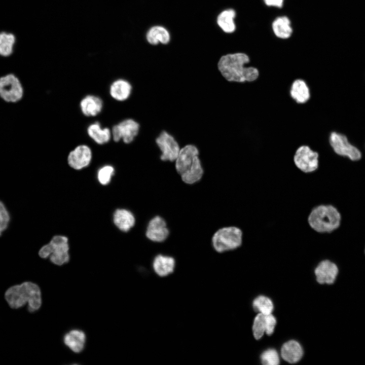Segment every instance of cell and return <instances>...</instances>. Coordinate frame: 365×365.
<instances>
[{"label":"cell","mask_w":365,"mask_h":365,"mask_svg":"<svg viewBox=\"0 0 365 365\" xmlns=\"http://www.w3.org/2000/svg\"><path fill=\"white\" fill-rule=\"evenodd\" d=\"M307 222L310 227L317 233L331 234L341 228L343 214L334 204H321L311 209Z\"/></svg>","instance_id":"cell-2"},{"label":"cell","mask_w":365,"mask_h":365,"mask_svg":"<svg viewBox=\"0 0 365 365\" xmlns=\"http://www.w3.org/2000/svg\"><path fill=\"white\" fill-rule=\"evenodd\" d=\"M254 310L264 315L271 314L274 307L272 301L267 297L259 296L252 302Z\"/></svg>","instance_id":"cell-26"},{"label":"cell","mask_w":365,"mask_h":365,"mask_svg":"<svg viewBox=\"0 0 365 365\" xmlns=\"http://www.w3.org/2000/svg\"><path fill=\"white\" fill-rule=\"evenodd\" d=\"M328 142L334 153L340 157L346 158L352 162L359 161L362 158L359 149L351 144L343 134L332 131L328 135Z\"/></svg>","instance_id":"cell-7"},{"label":"cell","mask_w":365,"mask_h":365,"mask_svg":"<svg viewBox=\"0 0 365 365\" xmlns=\"http://www.w3.org/2000/svg\"><path fill=\"white\" fill-rule=\"evenodd\" d=\"M156 143L161 152L160 159L162 161H175L180 149L173 136L163 131L156 139Z\"/></svg>","instance_id":"cell-11"},{"label":"cell","mask_w":365,"mask_h":365,"mask_svg":"<svg viewBox=\"0 0 365 365\" xmlns=\"http://www.w3.org/2000/svg\"><path fill=\"white\" fill-rule=\"evenodd\" d=\"M139 124L132 119H126L115 125L111 129L112 136L115 142L122 140L125 143L132 142L137 135Z\"/></svg>","instance_id":"cell-10"},{"label":"cell","mask_w":365,"mask_h":365,"mask_svg":"<svg viewBox=\"0 0 365 365\" xmlns=\"http://www.w3.org/2000/svg\"><path fill=\"white\" fill-rule=\"evenodd\" d=\"M87 132L88 136L98 144H105L112 138L111 130L107 127H102L98 122L90 124Z\"/></svg>","instance_id":"cell-21"},{"label":"cell","mask_w":365,"mask_h":365,"mask_svg":"<svg viewBox=\"0 0 365 365\" xmlns=\"http://www.w3.org/2000/svg\"><path fill=\"white\" fill-rule=\"evenodd\" d=\"M289 94L293 100L301 104L307 102L311 97L310 90L307 83L300 78L294 80L291 83Z\"/></svg>","instance_id":"cell-17"},{"label":"cell","mask_w":365,"mask_h":365,"mask_svg":"<svg viewBox=\"0 0 365 365\" xmlns=\"http://www.w3.org/2000/svg\"><path fill=\"white\" fill-rule=\"evenodd\" d=\"M266 322L265 315L259 313L255 317L252 325V332L254 338L261 339L266 332Z\"/></svg>","instance_id":"cell-28"},{"label":"cell","mask_w":365,"mask_h":365,"mask_svg":"<svg viewBox=\"0 0 365 365\" xmlns=\"http://www.w3.org/2000/svg\"><path fill=\"white\" fill-rule=\"evenodd\" d=\"M250 62L249 57L244 53H229L220 58L217 68L228 82H252L258 79L260 72L257 67L248 65Z\"/></svg>","instance_id":"cell-1"},{"label":"cell","mask_w":365,"mask_h":365,"mask_svg":"<svg viewBox=\"0 0 365 365\" xmlns=\"http://www.w3.org/2000/svg\"><path fill=\"white\" fill-rule=\"evenodd\" d=\"M294 165L304 173L315 172L319 167V154L309 145L303 144L295 151L293 157Z\"/></svg>","instance_id":"cell-8"},{"label":"cell","mask_w":365,"mask_h":365,"mask_svg":"<svg viewBox=\"0 0 365 365\" xmlns=\"http://www.w3.org/2000/svg\"><path fill=\"white\" fill-rule=\"evenodd\" d=\"M15 39L13 34L2 32L0 33V55L8 56L13 51Z\"/></svg>","instance_id":"cell-27"},{"label":"cell","mask_w":365,"mask_h":365,"mask_svg":"<svg viewBox=\"0 0 365 365\" xmlns=\"http://www.w3.org/2000/svg\"><path fill=\"white\" fill-rule=\"evenodd\" d=\"M272 26L275 35L280 39H288L291 35L293 30L290 26V22L286 16L277 18L273 22Z\"/></svg>","instance_id":"cell-24"},{"label":"cell","mask_w":365,"mask_h":365,"mask_svg":"<svg viewBox=\"0 0 365 365\" xmlns=\"http://www.w3.org/2000/svg\"><path fill=\"white\" fill-rule=\"evenodd\" d=\"M261 360L265 365H278L280 362L278 353L274 349H268L264 351L261 355Z\"/></svg>","instance_id":"cell-29"},{"label":"cell","mask_w":365,"mask_h":365,"mask_svg":"<svg viewBox=\"0 0 365 365\" xmlns=\"http://www.w3.org/2000/svg\"><path fill=\"white\" fill-rule=\"evenodd\" d=\"M68 251L67 238L64 236L56 235L52 238L48 244L40 249L39 254L43 259L49 257L53 264L61 266L69 262Z\"/></svg>","instance_id":"cell-6"},{"label":"cell","mask_w":365,"mask_h":365,"mask_svg":"<svg viewBox=\"0 0 365 365\" xmlns=\"http://www.w3.org/2000/svg\"><path fill=\"white\" fill-rule=\"evenodd\" d=\"M338 272L337 265L328 260L321 261L314 270L317 281L320 284H333Z\"/></svg>","instance_id":"cell-14"},{"label":"cell","mask_w":365,"mask_h":365,"mask_svg":"<svg viewBox=\"0 0 365 365\" xmlns=\"http://www.w3.org/2000/svg\"><path fill=\"white\" fill-rule=\"evenodd\" d=\"M266 5L268 6L281 8L283 5V0H264Z\"/></svg>","instance_id":"cell-33"},{"label":"cell","mask_w":365,"mask_h":365,"mask_svg":"<svg viewBox=\"0 0 365 365\" xmlns=\"http://www.w3.org/2000/svg\"><path fill=\"white\" fill-rule=\"evenodd\" d=\"M63 342L73 352L79 353L85 348L86 336L85 332L81 330L72 329L64 334Z\"/></svg>","instance_id":"cell-16"},{"label":"cell","mask_w":365,"mask_h":365,"mask_svg":"<svg viewBox=\"0 0 365 365\" xmlns=\"http://www.w3.org/2000/svg\"><path fill=\"white\" fill-rule=\"evenodd\" d=\"M364 253H365V248H364Z\"/></svg>","instance_id":"cell-34"},{"label":"cell","mask_w":365,"mask_h":365,"mask_svg":"<svg viewBox=\"0 0 365 365\" xmlns=\"http://www.w3.org/2000/svg\"><path fill=\"white\" fill-rule=\"evenodd\" d=\"M199 154L195 145L187 144L180 149L175 161V169L182 181L187 184H194L203 176L204 170Z\"/></svg>","instance_id":"cell-3"},{"label":"cell","mask_w":365,"mask_h":365,"mask_svg":"<svg viewBox=\"0 0 365 365\" xmlns=\"http://www.w3.org/2000/svg\"><path fill=\"white\" fill-rule=\"evenodd\" d=\"M303 350L301 345L295 340L285 342L281 348V356L286 361L294 363L298 362L302 357Z\"/></svg>","instance_id":"cell-19"},{"label":"cell","mask_w":365,"mask_h":365,"mask_svg":"<svg viewBox=\"0 0 365 365\" xmlns=\"http://www.w3.org/2000/svg\"><path fill=\"white\" fill-rule=\"evenodd\" d=\"M23 96V88L19 79L10 74L0 78V97L5 101L16 102Z\"/></svg>","instance_id":"cell-9"},{"label":"cell","mask_w":365,"mask_h":365,"mask_svg":"<svg viewBox=\"0 0 365 365\" xmlns=\"http://www.w3.org/2000/svg\"><path fill=\"white\" fill-rule=\"evenodd\" d=\"M92 156L90 147L86 144H81L70 152L67 157V162L71 168L80 170L89 165Z\"/></svg>","instance_id":"cell-13"},{"label":"cell","mask_w":365,"mask_h":365,"mask_svg":"<svg viewBox=\"0 0 365 365\" xmlns=\"http://www.w3.org/2000/svg\"><path fill=\"white\" fill-rule=\"evenodd\" d=\"M10 220L9 212L4 204L0 201V236L8 227Z\"/></svg>","instance_id":"cell-31"},{"label":"cell","mask_w":365,"mask_h":365,"mask_svg":"<svg viewBox=\"0 0 365 365\" xmlns=\"http://www.w3.org/2000/svg\"><path fill=\"white\" fill-rule=\"evenodd\" d=\"M5 299L12 308L17 309L28 304V310L34 312L42 305L39 286L31 282H25L10 287L5 293Z\"/></svg>","instance_id":"cell-4"},{"label":"cell","mask_w":365,"mask_h":365,"mask_svg":"<svg viewBox=\"0 0 365 365\" xmlns=\"http://www.w3.org/2000/svg\"><path fill=\"white\" fill-rule=\"evenodd\" d=\"M235 16L236 12L234 10L230 9L224 10L218 15L217 24L225 32H233L236 29L234 21Z\"/></svg>","instance_id":"cell-25"},{"label":"cell","mask_w":365,"mask_h":365,"mask_svg":"<svg viewBox=\"0 0 365 365\" xmlns=\"http://www.w3.org/2000/svg\"><path fill=\"white\" fill-rule=\"evenodd\" d=\"M132 86L127 80L119 79L114 81L110 87V94L115 100L124 101L130 96Z\"/></svg>","instance_id":"cell-20"},{"label":"cell","mask_w":365,"mask_h":365,"mask_svg":"<svg viewBox=\"0 0 365 365\" xmlns=\"http://www.w3.org/2000/svg\"><path fill=\"white\" fill-rule=\"evenodd\" d=\"M113 220L116 227L123 232L129 231L135 222L133 213L126 209H117L114 213Z\"/></svg>","instance_id":"cell-22"},{"label":"cell","mask_w":365,"mask_h":365,"mask_svg":"<svg viewBox=\"0 0 365 365\" xmlns=\"http://www.w3.org/2000/svg\"><path fill=\"white\" fill-rule=\"evenodd\" d=\"M114 168L111 165H105L101 167L97 172V178L102 185H106L110 182L114 174Z\"/></svg>","instance_id":"cell-30"},{"label":"cell","mask_w":365,"mask_h":365,"mask_svg":"<svg viewBox=\"0 0 365 365\" xmlns=\"http://www.w3.org/2000/svg\"><path fill=\"white\" fill-rule=\"evenodd\" d=\"M80 107L81 112L84 116L95 117L101 112L103 101L99 97L88 95L82 99Z\"/></svg>","instance_id":"cell-18"},{"label":"cell","mask_w":365,"mask_h":365,"mask_svg":"<svg viewBox=\"0 0 365 365\" xmlns=\"http://www.w3.org/2000/svg\"><path fill=\"white\" fill-rule=\"evenodd\" d=\"M266 329V334L267 335H271L274 332L276 324V318L271 314L265 315Z\"/></svg>","instance_id":"cell-32"},{"label":"cell","mask_w":365,"mask_h":365,"mask_svg":"<svg viewBox=\"0 0 365 365\" xmlns=\"http://www.w3.org/2000/svg\"><path fill=\"white\" fill-rule=\"evenodd\" d=\"M146 39L149 43L156 45L159 43L168 44L170 40L169 31L162 26H154L151 27L146 34Z\"/></svg>","instance_id":"cell-23"},{"label":"cell","mask_w":365,"mask_h":365,"mask_svg":"<svg viewBox=\"0 0 365 365\" xmlns=\"http://www.w3.org/2000/svg\"><path fill=\"white\" fill-rule=\"evenodd\" d=\"M242 242V231L236 226L221 228L214 233L211 238L212 247L218 253L236 249L241 246Z\"/></svg>","instance_id":"cell-5"},{"label":"cell","mask_w":365,"mask_h":365,"mask_svg":"<svg viewBox=\"0 0 365 365\" xmlns=\"http://www.w3.org/2000/svg\"><path fill=\"white\" fill-rule=\"evenodd\" d=\"M145 235L153 242H162L166 240L169 235V230L165 220L159 215L151 218L148 223Z\"/></svg>","instance_id":"cell-12"},{"label":"cell","mask_w":365,"mask_h":365,"mask_svg":"<svg viewBox=\"0 0 365 365\" xmlns=\"http://www.w3.org/2000/svg\"><path fill=\"white\" fill-rule=\"evenodd\" d=\"M176 262L170 256L159 254L155 257L152 262V268L155 274L159 277H167L173 273Z\"/></svg>","instance_id":"cell-15"}]
</instances>
